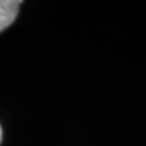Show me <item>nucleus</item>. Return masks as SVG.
Returning <instances> with one entry per match:
<instances>
[{"mask_svg":"<svg viewBox=\"0 0 146 146\" xmlns=\"http://www.w3.org/2000/svg\"><path fill=\"white\" fill-rule=\"evenodd\" d=\"M1 135H3V133H1V127H0V142H1Z\"/></svg>","mask_w":146,"mask_h":146,"instance_id":"nucleus-2","label":"nucleus"},{"mask_svg":"<svg viewBox=\"0 0 146 146\" xmlns=\"http://www.w3.org/2000/svg\"><path fill=\"white\" fill-rule=\"evenodd\" d=\"M21 4V0H0V33L12 25Z\"/></svg>","mask_w":146,"mask_h":146,"instance_id":"nucleus-1","label":"nucleus"}]
</instances>
